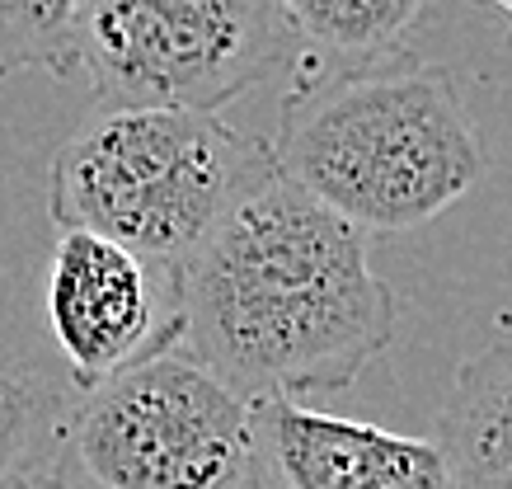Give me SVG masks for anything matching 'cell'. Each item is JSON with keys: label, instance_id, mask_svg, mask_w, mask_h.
Returning <instances> with one entry per match:
<instances>
[{"label": "cell", "instance_id": "6da1fadb", "mask_svg": "<svg viewBox=\"0 0 512 489\" xmlns=\"http://www.w3.org/2000/svg\"><path fill=\"white\" fill-rule=\"evenodd\" d=\"M179 348L240 400L353 386L395 339V292L372 236L264 179L170 273Z\"/></svg>", "mask_w": 512, "mask_h": 489}, {"label": "cell", "instance_id": "7a4b0ae2", "mask_svg": "<svg viewBox=\"0 0 512 489\" xmlns=\"http://www.w3.org/2000/svg\"><path fill=\"white\" fill-rule=\"evenodd\" d=\"M268 160L278 179L367 236L428 226L484 174L480 137L451 71L414 52L296 66Z\"/></svg>", "mask_w": 512, "mask_h": 489}, {"label": "cell", "instance_id": "3957f363", "mask_svg": "<svg viewBox=\"0 0 512 489\" xmlns=\"http://www.w3.org/2000/svg\"><path fill=\"white\" fill-rule=\"evenodd\" d=\"M264 179L268 142L221 113L109 109L57 146L47 212L57 231L113 240L174 273Z\"/></svg>", "mask_w": 512, "mask_h": 489}, {"label": "cell", "instance_id": "277c9868", "mask_svg": "<svg viewBox=\"0 0 512 489\" xmlns=\"http://www.w3.org/2000/svg\"><path fill=\"white\" fill-rule=\"evenodd\" d=\"M47 471L66 489H278L254 405L179 339L71 395Z\"/></svg>", "mask_w": 512, "mask_h": 489}, {"label": "cell", "instance_id": "5b68a950", "mask_svg": "<svg viewBox=\"0 0 512 489\" xmlns=\"http://www.w3.org/2000/svg\"><path fill=\"white\" fill-rule=\"evenodd\" d=\"M296 38L273 0H80L76 76L113 109L217 113Z\"/></svg>", "mask_w": 512, "mask_h": 489}, {"label": "cell", "instance_id": "8992f818", "mask_svg": "<svg viewBox=\"0 0 512 489\" xmlns=\"http://www.w3.org/2000/svg\"><path fill=\"white\" fill-rule=\"evenodd\" d=\"M47 325L76 391H85L179 339L174 283L160 287L156 264L113 240L62 231L47 269Z\"/></svg>", "mask_w": 512, "mask_h": 489}, {"label": "cell", "instance_id": "52a82bcc", "mask_svg": "<svg viewBox=\"0 0 512 489\" xmlns=\"http://www.w3.org/2000/svg\"><path fill=\"white\" fill-rule=\"evenodd\" d=\"M254 433L278 489H451L433 438H404L287 395L254 400Z\"/></svg>", "mask_w": 512, "mask_h": 489}, {"label": "cell", "instance_id": "ba28073f", "mask_svg": "<svg viewBox=\"0 0 512 489\" xmlns=\"http://www.w3.org/2000/svg\"><path fill=\"white\" fill-rule=\"evenodd\" d=\"M433 447L451 489H512V344H489L456 367Z\"/></svg>", "mask_w": 512, "mask_h": 489}, {"label": "cell", "instance_id": "9c48e42d", "mask_svg": "<svg viewBox=\"0 0 512 489\" xmlns=\"http://www.w3.org/2000/svg\"><path fill=\"white\" fill-rule=\"evenodd\" d=\"M296 38V66H357L409 52L437 0H273Z\"/></svg>", "mask_w": 512, "mask_h": 489}, {"label": "cell", "instance_id": "30bf717a", "mask_svg": "<svg viewBox=\"0 0 512 489\" xmlns=\"http://www.w3.org/2000/svg\"><path fill=\"white\" fill-rule=\"evenodd\" d=\"M66 400L71 395H62L33 367L0 353V489H15L24 475L47 466Z\"/></svg>", "mask_w": 512, "mask_h": 489}, {"label": "cell", "instance_id": "8fae6325", "mask_svg": "<svg viewBox=\"0 0 512 489\" xmlns=\"http://www.w3.org/2000/svg\"><path fill=\"white\" fill-rule=\"evenodd\" d=\"M76 15L80 0H0V80L19 71L76 80Z\"/></svg>", "mask_w": 512, "mask_h": 489}, {"label": "cell", "instance_id": "7c38bea8", "mask_svg": "<svg viewBox=\"0 0 512 489\" xmlns=\"http://www.w3.org/2000/svg\"><path fill=\"white\" fill-rule=\"evenodd\" d=\"M15 489H66V485H62V480H57L52 471H47V466H38V471L24 475V480H19Z\"/></svg>", "mask_w": 512, "mask_h": 489}, {"label": "cell", "instance_id": "4fadbf2b", "mask_svg": "<svg viewBox=\"0 0 512 489\" xmlns=\"http://www.w3.org/2000/svg\"><path fill=\"white\" fill-rule=\"evenodd\" d=\"M489 5H498V10H503V15H512V0H489Z\"/></svg>", "mask_w": 512, "mask_h": 489}]
</instances>
